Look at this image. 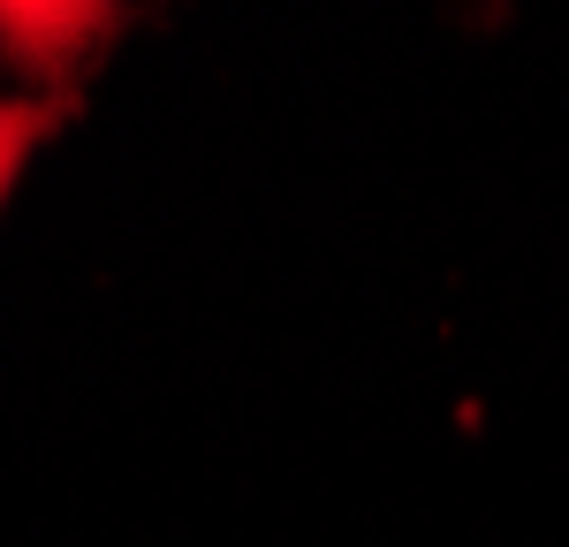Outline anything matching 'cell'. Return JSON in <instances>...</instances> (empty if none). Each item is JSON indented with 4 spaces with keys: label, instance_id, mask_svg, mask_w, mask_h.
Returning a JSON list of instances; mask_svg holds the SVG:
<instances>
[{
    "label": "cell",
    "instance_id": "obj_1",
    "mask_svg": "<svg viewBox=\"0 0 569 547\" xmlns=\"http://www.w3.org/2000/svg\"><path fill=\"white\" fill-rule=\"evenodd\" d=\"M122 31V8H53V0H0V53L16 77H31L46 99H77L91 53Z\"/></svg>",
    "mask_w": 569,
    "mask_h": 547
},
{
    "label": "cell",
    "instance_id": "obj_2",
    "mask_svg": "<svg viewBox=\"0 0 569 547\" xmlns=\"http://www.w3.org/2000/svg\"><path fill=\"white\" fill-rule=\"evenodd\" d=\"M77 115V99H46V91H0V213L16 198L23 168L39 160V145Z\"/></svg>",
    "mask_w": 569,
    "mask_h": 547
}]
</instances>
